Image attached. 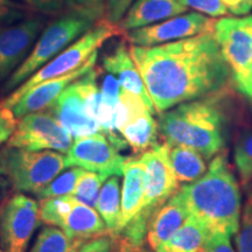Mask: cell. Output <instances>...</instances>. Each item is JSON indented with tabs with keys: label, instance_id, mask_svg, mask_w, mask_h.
Instances as JSON below:
<instances>
[{
	"label": "cell",
	"instance_id": "obj_37",
	"mask_svg": "<svg viewBox=\"0 0 252 252\" xmlns=\"http://www.w3.org/2000/svg\"><path fill=\"white\" fill-rule=\"evenodd\" d=\"M28 5L43 13L54 14L64 5V0H24Z\"/></svg>",
	"mask_w": 252,
	"mask_h": 252
},
{
	"label": "cell",
	"instance_id": "obj_19",
	"mask_svg": "<svg viewBox=\"0 0 252 252\" xmlns=\"http://www.w3.org/2000/svg\"><path fill=\"white\" fill-rule=\"evenodd\" d=\"M103 67L110 74H113L118 78L123 89L139 96L152 112L156 113V109L147 93L143 78L137 65L132 59L130 50L126 48L124 43H119L112 53L106 55L103 60Z\"/></svg>",
	"mask_w": 252,
	"mask_h": 252
},
{
	"label": "cell",
	"instance_id": "obj_6",
	"mask_svg": "<svg viewBox=\"0 0 252 252\" xmlns=\"http://www.w3.org/2000/svg\"><path fill=\"white\" fill-rule=\"evenodd\" d=\"M0 167L14 190L36 194L67 168V156L55 151H30L7 146Z\"/></svg>",
	"mask_w": 252,
	"mask_h": 252
},
{
	"label": "cell",
	"instance_id": "obj_26",
	"mask_svg": "<svg viewBox=\"0 0 252 252\" xmlns=\"http://www.w3.org/2000/svg\"><path fill=\"white\" fill-rule=\"evenodd\" d=\"M69 168L70 169H68V171L60 173L48 185L45 186L40 191H37L35 194L36 196L40 200H43V198L71 195L75 187H76L78 180H80V178L86 172V169L77 166L69 167Z\"/></svg>",
	"mask_w": 252,
	"mask_h": 252
},
{
	"label": "cell",
	"instance_id": "obj_17",
	"mask_svg": "<svg viewBox=\"0 0 252 252\" xmlns=\"http://www.w3.org/2000/svg\"><path fill=\"white\" fill-rule=\"evenodd\" d=\"M190 217L184 195L176 191L160 206L151 217L147 226V241L153 251L166 243Z\"/></svg>",
	"mask_w": 252,
	"mask_h": 252
},
{
	"label": "cell",
	"instance_id": "obj_39",
	"mask_svg": "<svg viewBox=\"0 0 252 252\" xmlns=\"http://www.w3.org/2000/svg\"><path fill=\"white\" fill-rule=\"evenodd\" d=\"M236 89L243 94L244 97H247L250 102H252V61L250 64V68H249L248 75L245 76L243 82H242Z\"/></svg>",
	"mask_w": 252,
	"mask_h": 252
},
{
	"label": "cell",
	"instance_id": "obj_8",
	"mask_svg": "<svg viewBox=\"0 0 252 252\" xmlns=\"http://www.w3.org/2000/svg\"><path fill=\"white\" fill-rule=\"evenodd\" d=\"M39 206L40 220L47 225L60 228L72 241L87 242L109 235L96 208L81 202L72 195L43 198Z\"/></svg>",
	"mask_w": 252,
	"mask_h": 252
},
{
	"label": "cell",
	"instance_id": "obj_20",
	"mask_svg": "<svg viewBox=\"0 0 252 252\" xmlns=\"http://www.w3.org/2000/svg\"><path fill=\"white\" fill-rule=\"evenodd\" d=\"M123 175L122 212L116 236H118L123 228L140 212L146 187V172L140 159L126 160Z\"/></svg>",
	"mask_w": 252,
	"mask_h": 252
},
{
	"label": "cell",
	"instance_id": "obj_33",
	"mask_svg": "<svg viewBox=\"0 0 252 252\" xmlns=\"http://www.w3.org/2000/svg\"><path fill=\"white\" fill-rule=\"evenodd\" d=\"M115 239L111 235H104L84 242L75 252H113Z\"/></svg>",
	"mask_w": 252,
	"mask_h": 252
},
{
	"label": "cell",
	"instance_id": "obj_36",
	"mask_svg": "<svg viewBox=\"0 0 252 252\" xmlns=\"http://www.w3.org/2000/svg\"><path fill=\"white\" fill-rule=\"evenodd\" d=\"M21 17L24 13L18 5L8 0H0V25L13 24Z\"/></svg>",
	"mask_w": 252,
	"mask_h": 252
},
{
	"label": "cell",
	"instance_id": "obj_32",
	"mask_svg": "<svg viewBox=\"0 0 252 252\" xmlns=\"http://www.w3.org/2000/svg\"><path fill=\"white\" fill-rule=\"evenodd\" d=\"M133 2L134 0H105V20L118 26Z\"/></svg>",
	"mask_w": 252,
	"mask_h": 252
},
{
	"label": "cell",
	"instance_id": "obj_34",
	"mask_svg": "<svg viewBox=\"0 0 252 252\" xmlns=\"http://www.w3.org/2000/svg\"><path fill=\"white\" fill-rule=\"evenodd\" d=\"M200 252H235L230 242V236L225 234H210Z\"/></svg>",
	"mask_w": 252,
	"mask_h": 252
},
{
	"label": "cell",
	"instance_id": "obj_29",
	"mask_svg": "<svg viewBox=\"0 0 252 252\" xmlns=\"http://www.w3.org/2000/svg\"><path fill=\"white\" fill-rule=\"evenodd\" d=\"M237 252H252V197H249L245 204L243 219L237 234L235 235Z\"/></svg>",
	"mask_w": 252,
	"mask_h": 252
},
{
	"label": "cell",
	"instance_id": "obj_13",
	"mask_svg": "<svg viewBox=\"0 0 252 252\" xmlns=\"http://www.w3.org/2000/svg\"><path fill=\"white\" fill-rule=\"evenodd\" d=\"M118 151L102 132L75 138L67 153L68 167L77 166L106 176H121L127 158L121 156Z\"/></svg>",
	"mask_w": 252,
	"mask_h": 252
},
{
	"label": "cell",
	"instance_id": "obj_25",
	"mask_svg": "<svg viewBox=\"0 0 252 252\" xmlns=\"http://www.w3.org/2000/svg\"><path fill=\"white\" fill-rule=\"evenodd\" d=\"M83 241H72L56 226H45L30 252H75Z\"/></svg>",
	"mask_w": 252,
	"mask_h": 252
},
{
	"label": "cell",
	"instance_id": "obj_18",
	"mask_svg": "<svg viewBox=\"0 0 252 252\" xmlns=\"http://www.w3.org/2000/svg\"><path fill=\"white\" fill-rule=\"evenodd\" d=\"M187 11L181 0H135L127 9L118 27L121 31L150 26Z\"/></svg>",
	"mask_w": 252,
	"mask_h": 252
},
{
	"label": "cell",
	"instance_id": "obj_1",
	"mask_svg": "<svg viewBox=\"0 0 252 252\" xmlns=\"http://www.w3.org/2000/svg\"><path fill=\"white\" fill-rule=\"evenodd\" d=\"M130 53L160 113L219 93L231 75L214 33L152 47L132 46Z\"/></svg>",
	"mask_w": 252,
	"mask_h": 252
},
{
	"label": "cell",
	"instance_id": "obj_2",
	"mask_svg": "<svg viewBox=\"0 0 252 252\" xmlns=\"http://www.w3.org/2000/svg\"><path fill=\"white\" fill-rule=\"evenodd\" d=\"M180 191L191 217L210 234H237L242 217L239 185L224 154H217L200 179L182 186Z\"/></svg>",
	"mask_w": 252,
	"mask_h": 252
},
{
	"label": "cell",
	"instance_id": "obj_41",
	"mask_svg": "<svg viewBox=\"0 0 252 252\" xmlns=\"http://www.w3.org/2000/svg\"><path fill=\"white\" fill-rule=\"evenodd\" d=\"M132 251H133V250H132V249H130L128 247H126V245L123 244L122 250H121V251H118V252H132Z\"/></svg>",
	"mask_w": 252,
	"mask_h": 252
},
{
	"label": "cell",
	"instance_id": "obj_40",
	"mask_svg": "<svg viewBox=\"0 0 252 252\" xmlns=\"http://www.w3.org/2000/svg\"><path fill=\"white\" fill-rule=\"evenodd\" d=\"M9 186V181L8 179L6 178V175L2 172L1 167H0V202L2 201V197L5 196L6 191H7V188Z\"/></svg>",
	"mask_w": 252,
	"mask_h": 252
},
{
	"label": "cell",
	"instance_id": "obj_5",
	"mask_svg": "<svg viewBox=\"0 0 252 252\" xmlns=\"http://www.w3.org/2000/svg\"><path fill=\"white\" fill-rule=\"evenodd\" d=\"M119 32H121V28L117 25L110 24L105 19L98 21L83 35L78 37L75 42L62 50L59 55L50 60L42 68L34 72L28 80L20 84L7 98L2 100L0 106L11 110L12 106L18 102V99L26 94V91L30 90L31 88L43 81L64 76V75L77 70L94 53L98 52V48L105 41L117 35Z\"/></svg>",
	"mask_w": 252,
	"mask_h": 252
},
{
	"label": "cell",
	"instance_id": "obj_4",
	"mask_svg": "<svg viewBox=\"0 0 252 252\" xmlns=\"http://www.w3.org/2000/svg\"><path fill=\"white\" fill-rule=\"evenodd\" d=\"M139 159L146 172L144 202L140 212L118 235L123 237V244L132 250L141 247L147 235L151 217L179 188V181L169 160L168 145L156 144L150 150L145 151Z\"/></svg>",
	"mask_w": 252,
	"mask_h": 252
},
{
	"label": "cell",
	"instance_id": "obj_23",
	"mask_svg": "<svg viewBox=\"0 0 252 252\" xmlns=\"http://www.w3.org/2000/svg\"><path fill=\"white\" fill-rule=\"evenodd\" d=\"M204 159L202 154L190 147L169 146V160L179 182L190 184L198 180L207 171Z\"/></svg>",
	"mask_w": 252,
	"mask_h": 252
},
{
	"label": "cell",
	"instance_id": "obj_38",
	"mask_svg": "<svg viewBox=\"0 0 252 252\" xmlns=\"http://www.w3.org/2000/svg\"><path fill=\"white\" fill-rule=\"evenodd\" d=\"M229 13L235 15L248 14L252 9V0H222Z\"/></svg>",
	"mask_w": 252,
	"mask_h": 252
},
{
	"label": "cell",
	"instance_id": "obj_10",
	"mask_svg": "<svg viewBox=\"0 0 252 252\" xmlns=\"http://www.w3.org/2000/svg\"><path fill=\"white\" fill-rule=\"evenodd\" d=\"M214 35L237 88L252 61V17L220 19L216 21Z\"/></svg>",
	"mask_w": 252,
	"mask_h": 252
},
{
	"label": "cell",
	"instance_id": "obj_42",
	"mask_svg": "<svg viewBox=\"0 0 252 252\" xmlns=\"http://www.w3.org/2000/svg\"><path fill=\"white\" fill-rule=\"evenodd\" d=\"M135 252H150L149 250H145V249H137Z\"/></svg>",
	"mask_w": 252,
	"mask_h": 252
},
{
	"label": "cell",
	"instance_id": "obj_11",
	"mask_svg": "<svg viewBox=\"0 0 252 252\" xmlns=\"http://www.w3.org/2000/svg\"><path fill=\"white\" fill-rule=\"evenodd\" d=\"M40 220V206L18 193L0 208V244L7 252H26Z\"/></svg>",
	"mask_w": 252,
	"mask_h": 252
},
{
	"label": "cell",
	"instance_id": "obj_21",
	"mask_svg": "<svg viewBox=\"0 0 252 252\" xmlns=\"http://www.w3.org/2000/svg\"><path fill=\"white\" fill-rule=\"evenodd\" d=\"M153 115L145 110L121 130L122 137L134 152H145L157 144L159 127Z\"/></svg>",
	"mask_w": 252,
	"mask_h": 252
},
{
	"label": "cell",
	"instance_id": "obj_28",
	"mask_svg": "<svg viewBox=\"0 0 252 252\" xmlns=\"http://www.w3.org/2000/svg\"><path fill=\"white\" fill-rule=\"evenodd\" d=\"M234 157L242 184L248 185L252 180V128L238 138Z\"/></svg>",
	"mask_w": 252,
	"mask_h": 252
},
{
	"label": "cell",
	"instance_id": "obj_30",
	"mask_svg": "<svg viewBox=\"0 0 252 252\" xmlns=\"http://www.w3.org/2000/svg\"><path fill=\"white\" fill-rule=\"evenodd\" d=\"M71 12L86 15L93 21L103 20L105 15V0H64Z\"/></svg>",
	"mask_w": 252,
	"mask_h": 252
},
{
	"label": "cell",
	"instance_id": "obj_22",
	"mask_svg": "<svg viewBox=\"0 0 252 252\" xmlns=\"http://www.w3.org/2000/svg\"><path fill=\"white\" fill-rule=\"evenodd\" d=\"M209 235V230L190 216L166 243L154 252H200Z\"/></svg>",
	"mask_w": 252,
	"mask_h": 252
},
{
	"label": "cell",
	"instance_id": "obj_44",
	"mask_svg": "<svg viewBox=\"0 0 252 252\" xmlns=\"http://www.w3.org/2000/svg\"><path fill=\"white\" fill-rule=\"evenodd\" d=\"M251 197H252V195H251Z\"/></svg>",
	"mask_w": 252,
	"mask_h": 252
},
{
	"label": "cell",
	"instance_id": "obj_16",
	"mask_svg": "<svg viewBox=\"0 0 252 252\" xmlns=\"http://www.w3.org/2000/svg\"><path fill=\"white\" fill-rule=\"evenodd\" d=\"M80 78L72 82L49 108L54 117L74 138L100 132L98 123L90 118L84 109Z\"/></svg>",
	"mask_w": 252,
	"mask_h": 252
},
{
	"label": "cell",
	"instance_id": "obj_7",
	"mask_svg": "<svg viewBox=\"0 0 252 252\" xmlns=\"http://www.w3.org/2000/svg\"><path fill=\"white\" fill-rule=\"evenodd\" d=\"M94 24V21L86 15L71 11L50 24L43 31L26 60L6 81L5 90H12L23 84L34 72L89 31Z\"/></svg>",
	"mask_w": 252,
	"mask_h": 252
},
{
	"label": "cell",
	"instance_id": "obj_14",
	"mask_svg": "<svg viewBox=\"0 0 252 252\" xmlns=\"http://www.w3.org/2000/svg\"><path fill=\"white\" fill-rule=\"evenodd\" d=\"M42 27L39 19L0 25V83L15 71L31 53Z\"/></svg>",
	"mask_w": 252,
	"mask_h": 252
},
{
	"label": "cell",
	"instance_id": "obj_3",
	"mask_svg": "<svg viewBox=\"0 0 252 252\" xmlns=\"http://www.w3.org/2000/svg\"><path fill=\"white\" fill-rule=\"evenodd\" d=\"M158 127L168 146L190 147L206 159L225 145L226 116L215 97L185 102L161 112Z\"/></svg>",
	"mask_w": 252,
	"mask_h": 252
},
{
	"label": "cell",
	"instance_id": "obj_35",
	"mask_svg": "<svg viewBox=\"0 0 252 252\" xmlns=\"http://www.w3.org/2000/svg\"><path fill=\"white\" fill-rule=\"evenodd\" d=\"M18 119L11 110L0 106V145L7 141L17 128Z\"/></svg>",
	"mask_w": 252,
	"mask_h": 252
},
{
	"label": "cell",
	"instance_id": "obj_12",
	"mask_svg": "<svg viewBox=\"0 0 252 252\" xmlns=\"http://www.w3.org/2000/svg\"><path fill=\"white\" fill-rule=\"evenodd\" d=\"M216 21L200 13L176 15L159 24L127 31L126 39L132 46L152 47L163 43L214 33Z\"/></svg>",
	"mask_w": 252,
	"mask_h": 252
},
{
	"label": "cell",
	"instance_id": "obj_9",
	"mask_svg": "<svg viewBox=\"0 0 252 252\" xmlns=\"http://www.w3.org/2000/svg\"><path fill=\"white\" fill-rule=\"evenodd\" d=\"M72 137L52 112H33L18 119L17 128L7 146L30 151H58L68 153Z\"/></svg>",
	"mask_w": 252,
	"mask_h": 252
},
{
	"label": "cell",
	"instance_id": "obj_43",
	"mask_svg": "<svg viewBox=\"0 0 252 252\" xmlns=\"http://www.w3.org/2000/svg\"><path fill=\"white\" fill-rule=\"evenodd\" d=\"M0 252H7V251H6V250H5V249H4V248H2V247H1V244H0Z\"/></svg>",
	"mask_w": 252,
	"mask_h": 252
},
{
	"label": "cell",
	"instance_id": "obj_15",
	"mask_svg": "<svg viewBox=\"0 0 252 252\" xmlns=\"http://www.w3.org/2000/svg\"><path fill=\"white\" fill-rule=\"evenodd\" d=\"M97 54H98V52L94 53L77 70L64 75V76L43 81L27 90L26 94H23L18 99V102L12 106L11 111L14 117L20 119L24 116L30 115V113L45 111L46 109H49L55 100L59 98L60 94L67 89L72 82L78 80L94 67Z\"/></svg>",
	"mask_w": 252,
	"mask_h": 252
},
{
	"label": "cell",
	"instance_id": "obj_24",
	"mask_svg": "<svg viewBox=\"0 0 252 252\" xmlns=\"http://www.w3.org/2000/svg\"><path fill=\"white\" fill-rule=\"evenodd\" d=\"M96 209L102 217L109 235L115 237L122 212V189L119 176L111 175L106 179L100 189Z\"/></svg>",
	"mask_w": 252,
	"mask_h": 252
},
{
	"label": "cell",
	"instance_id": "obj_27",
	"mask_svg": "<svg viewBox=\"0 0 252 252\" xmlns=\"http://www.w3.org/2000/svg\"><path fill=\"white\" fill-rule=\"evenodd\" d=\"M108 178L109 176L100 174V173L86 171L78 180L71 195L81 202L96 208L100 189Z\"/></svg>",
	"mask_w": 252,
	"mask_h": 252
},
{
	"label": "cell",
	"instance_id": "obj_31",
	"mask_svg": "<svg viewBox=\"0 0 252 252\" xmlns=\"http://www.w3.org/2000/svg\"><path fill=\"white\" fill-rule=\"evenodd\" d=\"M181 1L187 8L196 9L212 18L223 17L229 13L222 0H181Z\"/></svg>",
	"mask_w": 252,
	"mask_h": 252
}]
</instances>
